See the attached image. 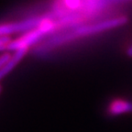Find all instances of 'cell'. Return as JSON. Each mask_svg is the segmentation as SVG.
Masks as SVG:
<instances>
[{
    "instance_id": "obj_1",
    "label": "cell",
    "mask_w": 132,
    "mask_h": 132,
    "mask_svg": "<svg viewBox=\"0 0 132 132\" xmlns=\"http://www.w3.org/2000/svg\"><path fill=\"white\" fill-rule=\"evenodd\" d=\"M127 53H128V56H131L132 57V43H131V45H129L128 50H127Z\"/></svg>"
}]
</instances>
